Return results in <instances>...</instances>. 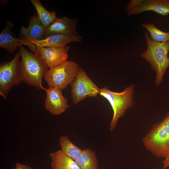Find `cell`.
<instances>
[{
	"mask_svg": "<svg viewBox=\"0 0 169 169\" xmlns=\"http://www.w3.org/2000/svg\"><path fill=\"white\" fill-rule=\"evenodd\" d=\"M18 48L21 57L19 70L22 81L37 89H43V78L49 68L37 55L30 52L23 45Z\"/></svg>",
	"mask_w": 169,
	"mask_h": 169,
	"instance_id": "cell-1",
	"label": "cell"
},
{
	"mask_svg": "<svg viewBox=\"0 0 169 169\" xmlns=\"http://www.w3.org/2000/svg\"><path fill=\"white\" fill-rule=\"evenodd\" d=\"M145 37L147 49L140 56L151 64V69L156 72L155 83L158 86L162 82L164 75L169 67V41L155 43L151 39L147 31Z\"/></svg>",
	"mask_w": 169,
	"mask_h": 169,
	"instance_id": "cell-2",
	"label": "cell"
},
{
	"mask_svg": "<svg viewBox=\"0 0 169 169\" xmlns=\"http://www.w3.org/2000/svg\"><path fill=\"white\" fill-rule=\"evenodd\" d=\"M146 148L157 158L169 153V111L160 121L153 124L142 139Z\"/></svg>",
	"mask_w": 169,
	"mask_h": 169,
	"instance_id": "cell-3",
	"label": "cell"
},
{
	"mask_svg": "<svg viewBox=\"0 0 169 169\" xmlns=\"http://www.w3.org/2000/svg\"><path fill=\"white\" fill-rule=\"evenodd\" d=\"M134 84H131L120 92L112 91L107 87L100 89V95L109 101L113 112L109 127L110 132L115 130L118 119L123 117L128 110L134 105Z\"/></svg>",
	"mask_w": 169,
	"mask_h": 169,
	"instance_id": "cell-4",
	"label": "cell"
},
{
	"mask_svg": "<svg viewBox=\"0 0 169 169\" xmlns=\"http://www.w3.org/2000/svg\"><path fill=\"white\" fill-rule=\"evenodd\" d=\"M79 67L74 61L67 60L49 68L44 78L49 86L63 90L74 80Z\"/></svg>",
	"mask_w": 169,
	"mask_h": 169,
	"instance_id": "cell-5",
	"label": "cell"
},
{
	"mask_svg": "<svg viewBox=\"0 0 169 169\" xmlns=\"http://www.w3.org/2000/svg\"><path fill=\"white\" fill-rule=\"evenodd\" d=\"M21 57L19 51L11 61L0 64V94L5 99L13 86L23 81L19 70Z\"/></svg>",
	"mask_w": 169,
	"mask_h": 169,
	"instance_id": "cell-6",
	"label": "cell"
},
{
	"mask_svg": "<svg viewBox=\"0 0 169 169\" xmlns=\"http://www.w3.org/2000/svg\"><path fill=\"white\" fill-rule=\"evenodd\" d=\"M71 85V98L73 104L75 105L86 98L96 97L100 94V89L94 84L80 67H79L77 75Z\"/></svg>",
	"mask_w": 169,
	"mask_h": 169,
	"instance_id": "cell-7",
	"label": "cell"
},
{
	"mask_svg": "<svg viewBox=\"0 0 169 169\" xmlns=\"http://www.w3.org/2000/svg\"><path fill=\"white\" fill-rule=\"evenodd\" d=\"M152 11L165 16L169 14V0H131L128 4V16Z\"/></svg>",
	"mask_w": 169,
	"mask_h": 169,
	"instance_id": "cell-8",
	"label": "cell"
},
{
	"mask_svg": "<svg viewBox=\"0 0 169 169\" xmlns=\"http://www.w3.org/2000/svg\"><path fill=\"white\" fill-rule=\"evenodd\" d=\"M69 46L61 48L37 47L34 54L37 55L49 68L57 66L67 60Z\"/></svg>",
	"mask_w": 169,
	"mask_h": 169,
	"instance_id": "cell-9",
	"label": "cell"
},
{
	"mask_svg": "<svg viewBox=\"0 0 169 169\" xmlns=\"http://www.w3.org/2000/svg\"><path fill=\"white\" fill-rule=\"evenodd\" d=\"M43 90L46 93L45 108L51 114L59 115L69 107L68 100L62 95V90L51 86H49L48 89L44 88Z\"/></svg>",
	"mask_w": 169,
	"mask_h": 169,
	"instance_id": "cell-10",
	"label": "cell"
},
{
	"mask_svg": "<svg viewBox=\"0 0 169 169\" xmlns=\"http://www.w3.org/2000/svg\"><path fill=\"white\" fill-rule=\"evenodd\" d=\"M14 24L9 20L6 24L0 34V47L10 53H13L20 45L27 46L32 51L35 52L36 46L25 40L13 35L12 29Z\"/></svg>",
	"mask_w": 169,
	"mask_h": 169,
	"instance_id": "cell-11",
	"label": "cell"
},
{
	"mask_svg": "<svg viewBox=\"0 0 169 169\" xmlns=\"http://www.w3.org/2000/svg\"><path fill=\"white\" fill-rule=\"evenodd\" d=\"M78 21L77 18H69L66 16L61 18H57L46 28L44 38L55 33L78 35L76 26Z\"/></svg>",
	"mask_w": 169,
	"mask_h": 169,
	"instance_id": "cell-12",
	"label": "cell"
},
{
	"mask_svg": "<svg viewBox=\"0 0 169 169\" xmlns=\"http://www.w3.org/2000/svg\"><path fill=\"white\" fill-rule=\"evenodd\" d=\"M83 39L82 36L80 34L69 35L55 33L42 40L33 41L32 42L36 48L39 47L61 48L66 46L67 44L71 42H81Z\"/></svg>",
	"mask_w": 169,
	"mask_h": 169,
	"instance_id": "cell-13",
	"label": "cell"
},
{
	"mask_svg": "<svg viewBox=\"0 0 169 169\" xmlns=\"http://www.w3.org/2000/svg\"><path fill=\"white\" fill-rule=\"evenodd\" d=\"M52 169H81L75 160L65 154L61 150L51 152Z\"/></svg>",
	"mask_w": 169,
	"mask_h": 169,
	"instance_id": "cell-14",
	"label": "cell"
},
{
	"mask_svg": "<svg viewBox=\"0 0 169 169\" xmlns=\"http://www.w3.org/2000/svg\"><path fill=\"white\" fill-rule=\"evenodd\" d=\"M75 161L81 169H98L96 154L90 148L82 150Z\"/></svg>",
	"mask_w": 169,
	"mask_h": 169,
	"instance_id": "cell-15",
	"label": "cell"
},
{
	"mask_svg": "<svg viewBox=\"0 0 169 169\" xmlns=\"http://www.w3.org/2000/svg\"><path fill=\"white\" fill-rule=\"evenodd\" d=\"M30 1L37 12L38 18L45 28L57 18L55 12L54 11L49 12L46 10L40 0Z\"/></svg>",
	"mask_w": 169,
	"mask_h": 169,
	"instance_id": "cell-16",
	"label": "cell"
},
{
	"mask_svg": "<svg viewBox=\"0 0 169 169\" xmlns=\"http://www.w3.org/2000/svg\"><path fill=\"white\" fill-rule=\"evenodd\" d=\"M27 28L32 41L44 38L46 28L35 14L29 18Z\"/></svg>",
	"mask_w": 169,
	"mask_h": 169,
	"instance_id": "cell-17",
	"label": "cell"
},
{
	"mask_svg": "<svg viewBox=\"0 0 169 169\" xmlns=\"http://www.w3.org/2000/svg\"><path fill=\"white\" fill-rule=\"evenodd\" d=\"M59 141L62 151L74 160L82 151V150L74 145L66 136H60Z\"/></svg>",
	"mask_w": 169,
	"mask_h": 169,
	"instance_id": "cell-18",
	"label": "cell"
},
{
	"mask_svg": "<svg viewBox=\"0 0 169 169\" xmlns=\"http://www.w3.org/2000/svg\"><path fill=\"white\" fill-rule=\"evenodd\" d=\"M142 27L147 30L151 39L156 43H163L169 41V32L162 31L153 23H143Z\"/></svg>",
	"mask_w": 169,
	"mask_h": 169,
	"instance_id": "cell-19",
	"label": "cell"
},
{
	"mask_svg": "<svg viewBox=\"0 0 169 169\" xmlns=\"http://www.w3.org/2000/svg\"><path fill=\"white\" fill-rule=\"evenodd\" d=\"M18 37L19 38L25 40L33 45L32 43V40L29 34L27 28H26L24 26H22L21 27L20 29Z\"/></svg>",
	"mask_w": 169,
	"mask_h": 169,
	"instance_id": "cell-20",
	"label": "cell"
},
{
	"mask_svg": "<svg viewBox=\"0 0 169 169\" xmlns=\"http://www.w3.org/2000/svg\"><path fill=\"white\" fill-rule=\"evenodd\" d=\"M164 159L162 162L163 166L162 169H166L169 166V153L164 158Z\"/></svg>",
	"mask_w": 169,
	"mask_h": 169,
	"instance_id": "cell-21",
	"label": "cell"
},
{
	"mask_svg": "<svg viewBox=\"0 0 169 169\" xmlns=\"http://www.w3.org/2000/svg\"><path fill=\"white\" fill-rule=\"evenodd\" d=\"M14 169H33L29 166L21 164L18 162L16 163Z\"/></svg>",
	"mask_w": 169,
	"mask_h": 169,
	"instance_id": "cell-22",
	"label": "cell"
}]
</instances>
